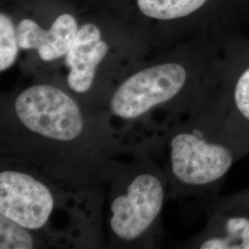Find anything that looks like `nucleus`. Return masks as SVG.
I'll return each instance as SVG.
<instances>
[{"instance_id":"obj_11","label":"nucleus","mask_w":249,"mask_h":249,"mask_svg":"<svg viewBox=\"0 0 249 249\" xmlns=\"http://www.w3.org/2000/svg\"><path fill=\"white\" fill-rule=\"evenodd\" d=\"M20 49L14 17L7 4L0 5V72L11 70L19 61Z\"/></svg>"},{"instance_id":"obj_1","label":"nucleus","mask_w":249,"mask_h":249,"mask_svg":"<svg viewBox=\"0 0 249 249\" xmlns=\"http://www.w3.org/2000/svg\"><path fill=\"white\" fill-rule=\"evenodd\" d=\"M5 94L0 107L1 161L34 171L76 193L107 185L132 154L106 109L84 105L55 71L39 73Z\"/></svg>"},{"instance_id":"obj_2","label":"nucleus","mask_w":249,"mask_h":249,"mask_svg":"<svg viewBox=\"0 0 249 249\" xmlns=\"http://www.w3.org/2000/svg\"><path fill=\"white\" fill-rule=\"evenodd\" d=\"M213 64L191 45L151 54L121 80L105 109L139 145L162 126L201 106L220 89Z\"/></svg>"},{"instance_id":"obj_9","label":"nucleus","mask_w":249,"mask_h":249,"mask_svg":"<svg viewBox=\"0 0 249 249\" xmlns=\"http://www.w3.org/2000/svg\"><path fill=\"white\" fill-rule=\"evenodd\" d=\"M230 121L249 145V62L238 70L222 86Z\"/></svg>"},{"instance_id":"obj_3","label":"nucleus","mask_w":249,"mask_h":249,"mask_svg":"<svg viewBox=\"0 0 249 249\" xmlns=\"http://www.w3.org/2000/svg\"><path fill=\"white\" fill-rule=\"evenodd\" d=\"M154 153L168 180L169 199L212 198L249 145L230 121L222 86L213 97L162 126L153 138Z\"/></svg>"},{"instance_id":"obj_10","label":"nucleus","mask_w":249,"mask_h":249,"mask_svg":"<svg viewBox=\"0 0 249 249\" xmlns=\"http://www.w3.org/2000/svg\"><path fill=\"white\" fill-rule=\"evenodd\" d=\"M52 248L43 235L28 230L0 214V249H33Z\"/></svg>"},{"instance_id":"obj_12","label":"nucleus","mask_w":249,"mask_h":249,"mask_svg":"<svg viewBox=\"0 0 249 249\" xmlns=\"http://www.w3.org/2000/svg\"><path fill=\"white\" fill-rule=\"evenodd\" d=\"M213 198L225 204L240 205L249 209V187L242 189L240 191L232 193L228 196Z\"/></svg>"},{"instance_id":"obj_5","label":"nucleus","mask_w":249,"mask_h":249,"mask_svg":"<svg viewBox=\"0 0 249 249\" xmlns=\"http://www.w3.org/2000/svg\"><path fill=\"white\" fill-rule=\"evenodd\" d=\"M107 185V225L113 249H151L160 238V218L169 198L162 166L144 150L118 165Z\"/></svg>"},{"instance_id":"obj_8","label":"nucleus","mask_w":249,"mask_h":249,"mask_svg":"<svg viewBox=\"0 0 249 249\" xmlns=\"http://www.w3.org/2000/svg\"><path fill=\"white\" fill-rule=\"evenodd\" d=\"M204 228L183 248L249 249V209L210 198Z\"/></svg>"},{"instance_id":"obj_6","label":"nucleus","mask_w":249,"mask_h":249,"mask_svg":"<svg viewBox=\"0 0 249 249\" xmlns=\"http://www.w3.org/2000/svg\"><path fill=\"white\" fill-rule=\"evenodd\" d=\"M11 10L20 49L18 67L28 77L56 71L80 24V0H1Z\"/></svg>"},{"instance_id":"obj_7","label":"nucleus","mask_w":249,"mask_h":249,"mask_svg":"<svg viewBox=\"0 0 249 249\" xmlns=\"http://www.w3.org/2000/svg\"><path fill=\"white\" fill-rule=\"evenodd\" d=\"M94 192L76 193L55 184L34 171L1 161L0 214L43 235L52 248L71 245L69 239L53 226L52 218L57 211L74 213L81 209Z\"/></svg>"},{"instance_id":"obj_4","label":"nucleus","mask_w":249,"mask_h":249,"mask_svg":"<svg viewBox=\"0 0 249 249\" xmlns=\"http://www.w3.org/2000/svg\"><path fill=\"white\" fill-rule=\"evenodd\" d=\"M76 39L55 71L89 107L105 109L116 85L153 53L151 43L134 28L91 0H80Z\"/></svg>"}]
</instances>
